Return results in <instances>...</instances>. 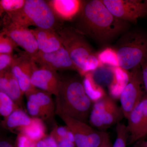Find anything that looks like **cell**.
Listing matches in <instances>:
<instances>
[{"label": "cell", "mask_w": 147, "mask_h": 147, "mask_svg": "<svg viewBox=\"0 0 147 147\" xmlns=\"http://www.w3.org/2000/svg\"><path fill=\"white\" fill-rule=\"evenodd\" d=\"M14 58L12 54H0V72L10 68Z\"/></svg>", "instance_id": "30"}, {"label": "cell", "mask_w": 147, "mask_h": 147, "mask_svg": "<svg viewBox=\"0 0 147 147\" xmlns=\"http://www.w3.org/2000/svg\"><path fill=\"white\" fill-rule=\"evenodd\" d=\"M36 66L31 57L26 52L15 56L11 69L24 94L33 87L31 83V78Z\"/></svg>", "instance_id": "13"}, {"label": "cell", "mask_w": 147, "mask_h": 147, "mask_svg": "<svg viewBox=\"0 0 147 147\" xmlns=\"http://www.w3.org/2000/svg\"><path fill=\"white\" fill-rule=\"evenodd\" d=\"M0 147H14L9 142L6 141L0 142Z\"/></svg>", "instance_id": "36"}, {"label": "cell", "mask_w": 147, "mask_h": 147, "mask_svg": "<svg viewBox=\"0 0 147 147\" xmlns=\"http://www.w3.org/2000/svg\"><path fill=\"white\" fill-rule=\"evenodd\" d=\"M141 69L143 84L147 93V59L141 64Z\"/></svg>", "instance_id": "35"}, {"label": "cell", "mask_w": 147, "mask_h": 147, "mask_svg": "<svg viewBox=\"0 0 147 147\" xmlns=\"http://www.w3.org/2000/svg\"><path fill=\"white\" fill-rule=\"evenodd\" d=\"M102 147H113L110 137H108L107 138Z\"/></svg>", "instance_id": "37"}, {"label": "cell", "mask_w": 147, "mask_h": 147, "mask_svg": "<svg viewBox=\"0 0 147 147\" xmlns=\"http://www.w3.org/2000/svg\"><path fill=\"white\" fill-rule=\"evenodd\" d=\"M7 16L13 23L27 28L34 26L55 31L58 25L53 9L48 2L43 0H26L21 10Z\"/></svg>", "instance_id": "5"}, {"label": "cell", "mask_w": 147, "mask_h": 147, "mask_svg": "<svg viewBox=\"0 0 147 147\" xmlns=\"http://www.w3.org/2000/svg\"><path fill=\"white\" fill-rule=\"evenodd\" d=\"M20 108L7 95L0 92V114L4 119Z\"/></svg>", "instance_id": "25"}, {"label": "cell", "mask_w": 147, "mask_h": 147, "mask_svg": "<svg viewBox=\"0 0 147 147\" xmlns=\"http://www.w3.org/2000/svg\"><path fill=\"white\" fill-rule=\"evenodd\" d=\"M61 79L57 71L45 67L37 66L34 69L31 78L32 86L57 96L60 87Z\"/></svg>", "instance_id": "14"}, {"label": "cell", "mask_w": 147, "mask_h": 147, "mask_svg": "<svg viewBox=\"0 0 147 147\" xmlns=\"http://www.w3.org/2000/svg\"><path fill=\"white\" fill-rule=\"evenodd\" d=\"M16 147H36V142L22 133H18L16 139Z\"/></svg>", "instance_id": "31"}, {"label": "cell", "mask_w": 147, "mask_h": 147, "mask_svg": "<svg viewBox=\"0 0 147 147\" xmlns=\"http://www.w3.org/2000/svg\"><path fill=\"white\" fill-rule=\"evenodd\" d=\"M119 67L124 70H132L147 59V35L144 33L131 31L124 33L114 49Z\"/></svg>", "instance_id": "4"}, {"label": "cell", "mask_w": 147, "mask_h": 147, "mask_svg": "<svg viewBox=\"0 0 147 147\" xmlns=\"http://www.w3.org/2000/svg\"><path fill=\"white\" fill-rule=\"evenodd\" d=\"M31 30L36 40L38 52L52 53L63 46L60 36L55 30L39 28Z\"/></svg>", "instance_id": "15"}, {"label": "cell", "mask_w": 147, "mask_h": 147, "mask_svg": "<svg viewBox=\"0 0 147 147\" xmlns=\"http://www.w3.org/2000/svg\"><path fill=\"white\" fill-rule=\"evenodd\" d=\"M27 99V108L29 115L32 117L41 119L42 120H48L46 113L40 107L32 95L29 92L25 93Z\"/></svg>", "instance_id": "24"}, {"label": "cell", "mask_w": 147, "mask_h": 147, "mask_svg": "<svg viewBox=\"0 0 147 147\" xmlns=\"http://www.w3.org/2000/svg\"><path fill=\"white\" fill-rule=\"evenodd\" d=\"M56 142L59 147H76L74 136L70 129L66 137Z\"/></svg>", "instance_id": "33"}, {"label": "cell", "mask_w": 147, "mask_h": 147, "mask_svg": "<svg viewBox=\"0 0 147 147\" xmlns=\"http://www.w3.org/2000/svg\"><path fill=\"white\" fill-rule=\"evenodd\" d=\"M83 2L78 0H53L48 3L57 17L69 21L79 15Z\"/></svg>", "instance_id": "17"}, {"label": "cell", "mask_w": 147, "mask_h": 147, "mask_svg": "<svg viewBox=\"0 0 147 147\" xmlns=\"http://www.w3.org/2000/svg\"><path fill=\"white\" fill-rule=\"evenodd\" d=\"M31 117L23 109L20 108L13 111L6 119H4L3 124L4 126L9 129L19 128L26 126L30 123Z\"/></svg>", "instance_id": "21"}, {"label": "cell", "mask_w": 147, "mask_h": 147, "mask_svg": "<svg viewBox=\"0 0 147 147\" xmlns=\"http://www.w3.org/2000/svg\"><path fill=\"white\" fill-rule=\"evenodd\" d=\"M109 11L120 20L134 23L147 16L144 1L140 0H101Z\"/></svg>", "instance_id": "9"}, {"label": "cell", "mask_w": 147, "mask_h": 147, "mask_svg": "<svg viewBox=\"0 0 147 147\" xmlns=\"http://www.w3.org/2000/svg\"><path fill=\"white\" fill-rule=\"evenodd\" d=\"M137 147H147V141H142L138 142Z\"/></svg>", "instance_id": "38"}, {"label": "cell", "mask_w": 147, "mask_h": 147, "mask_svg": "<svg viewBox=\"0 0 147 147\" xmlns=\"http://www.w3.org/2000/svg\"><path fill=\"white\" fill-rule=\"evenodd\" d=\"M124 117L119 107L111 96L106 94L94 102L89 118L90 125L105 131L110 127L120 123Z\"/></svg>", "instance_id": "6"}, {"label": "cell", "mask_w": 147, "mask_h": 147, "mask_svg": "<svg viewBox=\"0 0 147 147\" xmlns=\"http://www.w3.org/2000/svg\"><path fill=\"white\" fill-rule=\"evenodd\" d=\"M129 73V79L120 96L121 107L127 119L144 96L141 66L133 69Z\"/></svg>", "instance_id": "8"}, {"label": "cell", "mask_w": 147, "mask_h": 147, "mask_svg": "<svg viewBox=\"0 0 147 147\" xmlns=\"http://www.w3.org/2000/svg\"><path fill=\"white\" fill-rule=\"evenodd\" d=\"M58 116L73 133L76 147H102L109 137L105 131H100L66 115Z\"/></svg>", "instance_id": "7"}, {"label": "cell", "mask_w": 147, "mask_h": 147, "mask_svg": "<svg viewBox=\"0 0 147 147\" xmlns=\"http://www.w3.org/2000/svg\"><path fill=\"white\" fill-rule=\"evenodd\" d=\"M84 77L83 83L84 89L88 96L93 102H94L106 95L103 88L98 86L94 81L90 72L86 74Z\"/></svg>", "instance_id": "22"}, {"label": "cell", "mask_w": 147, "mask_h": 147, "mask_svg": "<svg viewBox=\"0 0 147 147\" xmlns=\"http://www.w3.org/2000/svg\"><path fill=\"white\" fill-rule=\"evenodd\" d=\"M76 29L101 43L110 42L128 29V22L116 18L101 0L83 2Z\"/></svg>", "instance_id": "1"}, {"label": "cell", "mask_w": 147, "mask_h": 147, "mask_svg": "<svg viewBox=\"0 0 147 147\" xmlns=\"http://www.w3.org/2000/svg\"><path fill=\"white\" fill-rule=\"evenodd\" d=\"M97 55L99 60L102 65L119 67L117 56L114 49L106 48Z\"/></svg>", "instance_id": "27"}, {"label": "cell", "mask_w": 147, "mask_h": 147, "mask_svg": "<svg viewBox=\"0 0 147 147\" xmlns=\"http://www.w3.org/2000/svg\"><path fill=\"white\" fill-rule=\"evenodd\" d=\"M26 0H1V15L6 13L7 15L13 14L24 8Z\"/></svg>", "instance_id": "26"}, {"label": "cell", "mask_w": 147, "mask_h": 147, "mask_svg": "<svg viewBox=\"0 0 147 147\" xmlns=\"http://www.w3.org/2000/svg\"><path fill=\"white\" fill-rule=\"evenodd\" d=\"M32 95L40 107L44 110L49 120L53 118L55 114L56 106L54 104L52 94L36 88H31L28 91Z\"/></svg>", "instance_id": "19"}, {"label": "cell", "mask_w": 147, "mask_h": 147, "mask_svg": "<svg viewBox=\"0 0 147 147\" xmlns=\"http://www.w3.org/2000/svg\"><path fill=\"white\" fill-rule=\"evenodd\" d=\"M116 77L113 85L109 88L111 95L119 98L121 93L126 86L129 79V73L119 67H115Z\"/></svg>", "instance_id": "23"}, {"label": "cell", "mask_w": 147, "mask_h": 147, "mask_svg": "<svg viewBox=\"0 0 147 147\" xmlns=\"http://www.w3.org/2000/svg\"><path fill=\"white\" fill-rule=\"evenodd\" d=\"M69 130L70 129L66 125L65 126H56L50 134L57 142L66 137Z\"/></svg>", "instance_id": "32"}, {"label": "cell", "mask_w": 147, "mask_h": 147, "mask_svg": "<svg viewBox=\"0 0 147 147\" xmlns=\"http://www.w3.org/2000/svg\"><path fill=\"white\" fill-rule=\"evenodd\" d=\"M144 2L147 10V0H145L144 1Z\"/></svg>", "instance_id": "39"}, {"label": "cell", "mask_w": 147, "mask_h": 147, "mask_svg": "<svg viewBox=\"0 0 147 147\" xmlns=\"http://www.w3.org/2000/svg\"><path fill=\"white\" fill-rule=\"evenodd\" d=\"M17 129L19 133H23L35 142L43 139L47 135L44 121L38 118L32 117L30 124Z\"/></svg>", "instance_id": "20"}, {"label": "cell", "mask_w": 147, "mask_h": 147, "mask_svg": "<svg viewBox=\"0 0 147 147\" xmlns=\"http://www.w3.org/2000/svg\"><path fill=\"white\" fill-rule=\"evenodd\" d=\"M127 119L128 144L138 143L147 135V94L144 95Z\"/></svg>", "instance_id": "11"}, {"label": "cell", "mask_w": 147, "mask_h": 147, "mask_svg": "<svg viewBox=\"0 0 147 147\" xmlns=\"http://www.w3.org/2000/svg\"><path fill=\"white\" fill-rule=\"evenodd\" d=\"M31 57L34 61L39 65L40 67L55 71L70 69L78 71L67 50L63 46L52 53H44L38 52Z\"/></svg>", "instance_id": "12"}, {"label": "cell", "mask_w": 147, "mask_h": 147, "mask_svg": "<svg viewBox=\"0 0 147 147\" xmlns=\"http://www.w3.org/2000/svg\"><path fill=\"white\" fill-rule=\"evenodd\" d=\"M36 147H59L57 144L50 134L36 142Z\"/></svg>", "instance_id": "34"}, {"label": "cell", "mask_w": 147, "mask_h": 147, "mask_svg": "<svg viewBox=\"0 0 147 147\" xmlns=\"http://www.w3.org/2000/svg\"><path fill=\"white\" fill-rule=\"evenodd\" d=\"M55 114L66 115L87 123L94 102L85 91L83 82L77 77L61 79L56 97Z\"/></svg>", "instance_id": "2"}, {"label": "cell", "mask_w": 147, "mask_h": 147, "mask_svg": "<svg viewBox=\"0 0 147 147\" xmlns=\"http://www.w3.org/2000/svg\"><path fill=\"white\" fill-rule=\"evenodd\" d=\"M18 47L12 39L1 32L0 54H12L13 50Z\"/></svg>", "instance_id": "29"}, {"label": "cell", "mask_w": 147, "mask_h": 147, "mask_svg": "<svg viewBox=\"0 0 147 147\" xmlns=\"http://www.w3.org/2000/svg\"><path fill=\"white\" fill-rule=\"evenodd\" d=\"M117 137L113 147H127L128 134L127 126L119 123L116 126Z\"/></svg>", "instance_id": "28"}, {"label": "cell", "mask_w": 147, "mask_h": 147, "mask_svg": "<svg viewBox=\"0 0 147 147\" xmlns=\"http://www.w3.org/2000/svg\"><path fill=\"white\" fill-rule=\"evenodd\" d=\"M0 92H2L21 107L24 93L11 67L0 72Z\"/></svg>", "instance_id": "16"}, {"label": "cell", "mask_w": 147, "mask_h": 147, "mask_svg": "<svg viewBox=\"0 0 147 147\" xmlns=\"http://www.w3.org/2000/svg\"><path fill=\"white\" fill-rule=\"evenodd\" d=\"M115 67L102 65L90 73L94 81L98 86L109 88L115 79Z\"/></svg>", "instance_id": "18"}, {"label": "cell", "mask_w": 147, "mask_h": 147, "mask_svg": "<svg viewBox=\"0 0 147 147\" xmlns=\"http://www.w3.org/2000/svg\"><path fill=\"white\" fill-rule=\"evenodd\" d=\"M1 32L10 38L31 57L39 51L35 37L29 28L13 23L8 18V20H5Z\"/></svg>", "instance_id": "10"}, {"label": "cell", "mask_w": 147, "mask_h": 147, "mask_svg": "<svg viewBox=\"0 0 147 147\" xmlns=\"http://www.w3.org/2000/svg\"><path fill=\"white\" fill-rule=\"evenodd\" d=\"M58 34L78 72L81 75L84 76L86 74L102 65L97 54L94 53L87 42L84 35L76 29L64 28L59 30Z\"/></svg>", "instance_id": "3"}]
</instances>
